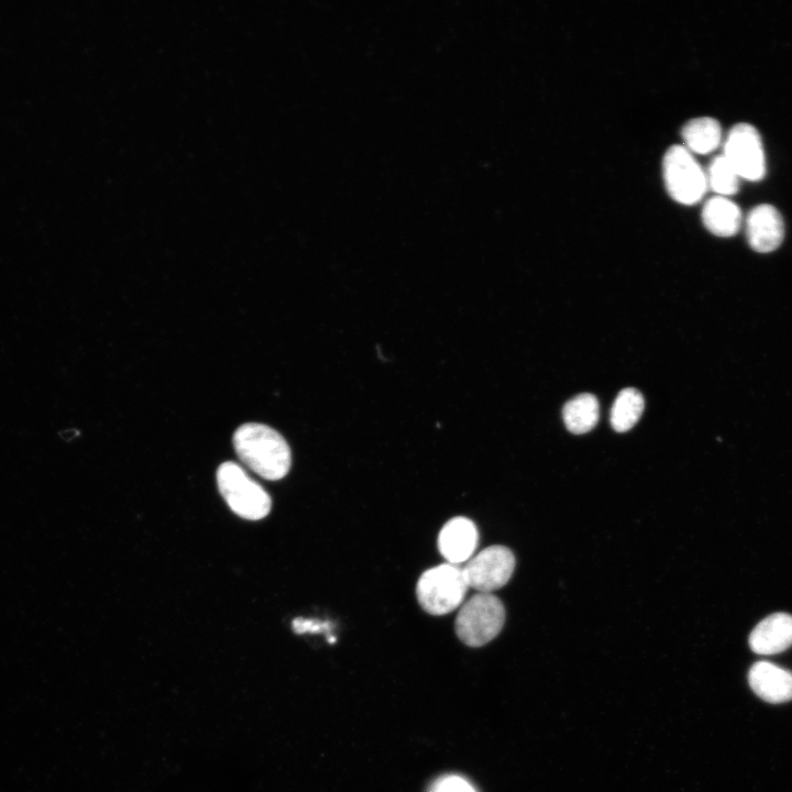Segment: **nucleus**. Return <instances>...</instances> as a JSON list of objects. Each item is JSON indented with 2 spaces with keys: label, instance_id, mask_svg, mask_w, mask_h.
<instances>
[{
  "label": "nucleus",
  "instance_id": "nucleus-10",
  "mask_svg": "<svg viewBox=\"0 0 792 792\" xmlns=\"http://www.w3.org/2000/svg\"><path fill=\"white\" fill-rule=\"evenodd\" d=\"M751 690L768 703L792 700V672L769 661H758L748 673Z\"/></svg>",
  "mask_w": 792,
  "mask_h": 792
},
{
  "label": "nucleus",
  "instance_id": "nucleus-12",
  "mask_svg": "<svg viewBox=\"0 0 792 792\" xmlns=\"http://www.w3.org/2000/svg\"><path fill=\"white\" fill-rule=\"evenodd\" d=\"M741 218L740 208L735 202L717 195L710 198L702 210L705 228L722 238L735 235L740 229Z\"/></svg>",
  "mask_w": 792,
  "mask_h": 792
},
{
  "label": "nucleus",
  "instance_id": "nucleus-3",
  "mask_svg": "<svg viewBox=\"0 0 792 792\" xmlns=\"http://www.w3.org/2000/svg\"><path fill=\"white\" fill-rule=\"evenodd\" d=\"M468 588L462 568L447 562L420 575L416 595L427 613L444 615L462 604Z\"/></svg>",
  "mask_w": 792,
  "mask_h": 792
},
{
  "label": "nucleus",
  "instance_id": "nucleus-11",
  "mask_svg": "<svg viewBox=\"0 0 792 792\" xmlns=\"http://www.w3.org/2000/svg\"><path fill=\"white\" fill-rule=\"evenodd\" d=\"M750 649L757 654H774L792 646V615L776 613L763 618L749 636Z\"/></svg>",
  "mask_w": 792,
  "mask_h": 792
},
{
  "label": "nucleus",
  "instance_id": "nucleus-1",
  "mask_svg": "<svg viewBox=\"0 0 792 792\" xmlns=\"http://www.w3.org/2000/svg\"><path fill=\"white\" fill-rule=\"evenodd\" d=\"M232 442L240 460L261 477L277 481L288 473L290 448L273 428L257 422L244 424L234 431Z\"/></svg>",
  "mask_w": 792,
  "mask_h": 792
},
{
  "label": "nucleus",
  "instance_id": "nucleus-2",
  "mask_svg": "<svg viewBox=\"0 0 792 792\" xmlns=\"http://www.w3.org/2000/svg\"><path fill=\"white\" fill-rule=\"evenodd\" d=\"M217 484L221 496L238 516L258 520L268 515L271 496L239 464L222 463L217 470Z\"/></svg>",
  "mask_w": 792,
  "mask_h": 792
},
{
  "label": "nucleus",
  "instance_id": "nucleus-5",
  "mask_svg": "<svg viewBox=\"0 0 792 792\" xmlns=\"http://www.w3.org/2000/svg\"><path fill=\"white\" fill-rule=\"evenodd\" d=\"M662 175L668 194L683 205L698 202L708 188L706 173L682 145L667 150L662 160Z\"/></svg>",
  "mask_w": 792,
  "mask_h": 792
},
{
  "label": "nucleus",
  "instance_id": "nucleus-4",
  "mask_svg": "<svg viewBox=\"0 0 792 792\" xmlns=\"http://www.w3.org/2000/svg\"><path fill=\"white\" fill-rule=\"evenodd\" d=\"M505 608L492 593H477L460 608L455 632L470 647H481L494 639L503 628Z\"/></svg>",
  "mask_w": 792,
  "mask_h": 792
},
{
  "label": "nucleus",
  "instance_id": "nucleus-9",
  "mask_svg": "<svg viewBox=\"0 0 792 792\" xmlns=\"http://www.w3.org/2000/svg\"><path fill=\"white\" fill-rule=\"evenodd\" d=\"M479 531L466 517H454L446 522L439 532L438 548L451 564L468 562L477 547Z\"/></svg>",
  "mask_w": 792,
  "mask_h": 792
},
{
  "label": "nucleus",
  "instance_id": "nucleus-8",
  "mask_svg": "<svg viewBox=\"0 0 792 792\" xmlns=\"http://www.w3.org/2000/svg\"><path fill=\"white\" fill-rule=\"evenodd\" d=\"M746 235L756 252L769 253L778 249L784 237V223L779 210L769 204L754 207L746 219Z\"/></svg>",
  "mask_w": 792,
  "mask_h": 792
},
{
  "label": "nucleus",
  "instance_id": "nucleus-14",
  "mask_svg": "<svg viewBox=\"0 0 792 792\" xmlns=\"http://www.w3.org/2000/svg\"><path fill=\"white\" fill-rule=\"evenodd\" d=\"M598 417V402L592 394H580L563 407L565 427L575 435L591 431L596 426Z\"/></svg>",
  "mask_w": 792,
  "mask_h": 792
},
{
  "label": "nucleus",
  "instance_id": "nucleus-16",
  "mask_svg": "<svg viewBox=\"0 0 792 792\" xmlns=\"http://www.w3.org/2000/svg\"><path fill=\"white\" fill-rule=\"evenodd\" d=\"M707 186L717 196L728 197L739 189L740 177L725 156L718 155L711 162L706 173Z\"/></svg>",
  "mask_w": 792,
  "mask_h": 792
},
{
  "label": "nucleus",
  "instance_id": "nucleus-18",
  "mask_svg": "<svg viewBox=\"0 0 792 792\" xmlns=\"http://www.w3.org/2000/svg\"><path fill=\"white\" fill-rule=\"evenodd\" d=\"M432 792H476L474 788L464 779L451 776L446 777L437 782Z\"/></svg>",
  "mask_w": 792,
  "mask_h": 792
},
{
  "label": "nucleus",
  "instance_id": "nucleus-17",
  "mask_svg": "<svg viewBox=\"0 0 792 792\" xmlns=\"http://www.w3.org/2000/svg\"><path fill=\"white\" fill-rule=\"evenodd\" d=\"M293 630L296 634L305 632H323L330 634L331 624L329 622H322L319 619H310L297 617L292 623Z\"/></svg>",
  "mask_w": 792,
  "mask_h": 792
},
{
  "label": "nucleus",
  "instance_id": "nucleus-15",
  "mask_svg": "<svg viewBox=\"0 0 792 792\" xmlns=\"http://www.w3.org/2000/svg\"><path fill=\"white\" fill-rule=\"evenodd\" d=\"M645 408L642 395L635 388H624L617 395L610 410V425L617 432L631 429Z\"/></svg>",
  "mask_w": 792,
  "mask_h": 792
},
{
  "label": "nucleus",
  "instance_id": "nucleus-13",
  "mask_svg": "<svg viewBox=\"0 0 792 792\" xmlns=\"http://www.w3.org/2000/svg\"><path fill=\"white\" fill-rule=\"evenodd\" d=\"M684 147L692 154H708L722 143V128L711 117H700L688 121L681 131Z\"/></svg>",
  "mask_w": 792,
  "mask_h": 792
},
{
  "label": "nucleus",
  "instance_id": "nucleus-6",
  "mask_svg": "<svg viewBox=\"0 0 792 792\" xmlns=\"http://www.w3.org/2000/svg\"><path fill=\"white\" fill-rule=\"evenodd\" d=\"M725 158L740 178L758 182L766 174V156L759 132L749 123L734 125L725 138Z\"/></svg>",
  "mask_w": 792,
  "mask_h": 792
},
{
  "label": "nucleus",
  "instance_id": "nucleus-7",
  "mask_svg": "<svg viewBox=\"0 0 792 792\" xmlns=\"http://www.w3.org/2000/svg\"><path fill=\"white\" fill-rule=\"evenodd\" d=\"M516 560L504 546H491L473 556L462 571L469 587L492 593L504 586L513 575Z\"/></svg>",
  "mask_w": 792,
  "mask_h": 792
}]
</instances>
